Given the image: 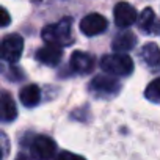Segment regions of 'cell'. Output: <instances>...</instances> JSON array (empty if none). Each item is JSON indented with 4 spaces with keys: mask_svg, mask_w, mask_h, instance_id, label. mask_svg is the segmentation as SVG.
Returning <instances> with one entry per match:
<instances>
[{
    "mask_svg": "<svg viewBox=\"0 0 160 160\" xmlns=\"http://www.w3.org/2000/svg\"><path fill=\"white\" fill-rule=\"evenodd\" d=\"M57 160H85V158L77 155V154H72V152H61L57 157Z\"/></svg>",
    "mask_w": 160,
    "mask_h": 160,
    "instance_id": "e0dca14e",
    "label": "cell"
},
{
    "mask_svg": "<svg viewBox=\"0 0 160 160\" xmlns=\"http://www.w3.org/2000/svg\"><path fill=\"white\" fill-rule=\"evenodd\" d=\"M140 58L152 69H160V49L157 44L149 42V44L143 46V49L140 52Z\"/></svg>",
    "mask_w": 160,
    "mask_h": 160,
    "instance_id": "8fae6325",
    "label": "cell"
},
{
    "mask_svg": "<svg viewBox=\"0 0 160 160\" xmlns=\"http://www.w3.org/2000/svg\"><path fill=\"white\" fill-rule=\"evenodd\" d=\"M135 44H137L135 35L130 33V32H126V33L118 35L113 39V50H116V53H122V52H127V50L133 49Z\"/></svg>",
    "mask_w": 160,
    "mask_h": 160,
    "instance_id": "7c38bea8",
    "label": "cell"
},
{
    "mask_svg": "<svg viewBox=\"0 0 160 160\" xmlns=\"http://www.w3.org/2000/svg\"><path fill=\"white\" fill-rule=\"evenodd\" d=\"M94 58L90 55V53H85V52H74L72 57H71V68L78 72V74H88L94 69Z\"/></svg>",
    "mask_w": 160,
    "mask_h": 160,
    "instance_id": "30bf717a",
    "label": "cell"
},
{
    "mask_svg": "<svg viewBox=\"0 0 160 160\" xmlns=\"http://www.w3.org/2000/svg\"><path fill=\"white\" fill-rule=\"evenodd\" d=\"M154 21H155L154 11H152L151 8L143 10V13H141L140 18H138V27H140V30H143V32H151V30H152V25H154Z\"/></svg>",
    "mask_w": 160,
    "mask_h": 160,
    "instance_id": "5bb4252c",
    "label": "cell"
},
{
    "mask_svg": "<svg viewBox=\"0 0 160 160\" xmlns=\"http://www.w3.org/2000/svg\"><path fill=\"white\" fill-rule=\"evenodd\" d=\"M24 50V39L19 35H8L0 41V58L10 61V63H16Z\"/></svg>",
    "mask_w": 160,
    "mask_h": 160,
    "instance_id": "3957f363",
    "label": "cell"
},
{
    "mask_svg": "<svg viewBox=\"0 0 160 160\" xmlns=\"http://www.w3.org/2000/svg\"><path fill=\"white\" fill-rule=\"evenodd\" d=\"M90 90L99 96H115L119 91V83L110 75H99L91 80Z\"/></svg>",
    "mask_w": 160,
    "mask_h": 160,
    "instance_id": "5b68a950",
    "label": "cell"
},
{
    "mask_svg": "<svg viewBox=\"0 0 160 160\" xmlns=\"http://www.w3.org/2000/svg\"><path fill=\"white\" fill-rule=\"evenodd\" d=\"M61 57H63V50L60 46H55V44H47L36 52V60L47 66H57Z\"/></svg>",
    "mask_w": 160,
    "mask_h": 160,
    "instance_id": "ba28073f",
    "label": "cell"
},
{
    "mask_svg": "<svg viewBox=\"0 0 160 160\" xmlns=\"http://www.w3.org/2000/svg\"><path fill=\"white\" fill-rule=\"evenodd\" d=\"M10 22H11V16H10V13H8L5 8L0 7V27H7Z\"/></svg>",
    "mask_w": 160,
    "mask_h": 160,
    "instance_id": "2e32d148",
    "label": "cell"
},
{
    "mask_svg": "<svg viewBox=\"0 0 160 160\" xmlns=\"http://www.w3.org/2000/svg\"><path fill=\"white\" fill-rule=\"evenodd\" d=\"M18 116L16 104L10 93L0 90V121L2 122H11Z\"/></svg>",
    "mask_w": 160,
    "mask_h": 160,
    "instance_id": "9c48e42d",
    "label": "cell"
},
{
    "mask_svg": "<svg viewBox=\"0 0 160 160\" xmlns=\"http://www.w3.org/2000/svg\"><path fill=\"white\" fill-rule=\"evenodd\" d=\"M144 96L151 101V102H160V77L152 80V82L146 87Z\"/></svg>",
    "mask_w": 160,
    "mask_h": 160,
    "instance_id": "9a60e30c",
    "label": "cell"
},
{
    "mask_svg": "<svg viewBox=\"0 0 160 160\" xmlns=\"http://www.w3.org/2000/svg\"><path fill=\"white\" fill-rule=\"evenodd\" d=\"M19 98L25 107H35V105H38V102L41 99V91L36 85H27L21 90Z\"/></svg>",
    "mask_w": 160,
    "mask_h": 160,
    "instance_id": "4fadbf2b",
    "label": "cell"
},
{
    "mask_svg": "<svg viewBox=\"0 0 160 160\" xmlns=\"http://www.w3.org/2000/svg\"><path fill=\"white\" fill-rule=\"evenodd\" d=\"M101 68L110 75H129L133 71V61L126 53H112L102 57Z\"/></svg>",
    "mask_w": 160,
    "mask_h": 160,
    "instance_id": "7a4b0ae2",
    "label": "cell"
},
{
    "mask_svg": "<svg viewBox=\"0 0 160 160\" xmlns=\"http://www.w3.org/2000/svg\"><path fill=\"white\" fill-rule=\"evenodd\" d=\"M71 27H72V19L71 18H63L60 22L57 24H50L46 25L42 28V39L47 44H55L60 47L64 46H71L72 44V33H71Z\"/></svg>",
    "mask_w": 160,
    "mask_h": 160,
    "instance_id": "6da1fadb",
    "label": "cell"
},
{
    "mask_svg": "<svg viewBox=\"0 0 160 160\" xmlns=\"http://www.w3.org/2000/svg\"><path fill=\"white\" fill-rule=\"evenodd\" d=\"M113 16H115V24H116L118 27H121V28L130 27V25L138 19L135 8H133L130 3H127V2H119V3H116L115 11H113Z\"/></svg>",
    "mask_w": 160,
    "mask_h": 160,
    "instance_id": "52a82bcc",
    "label": "cell"
},
{
    "mask_svg": "<svg viewBox=\"0 0 160 160\" xmlns=\"http://www.w3.org/2000/svg\"><path fill=\"white\" fill-rule=\"evenodd\" d=\"M30 151H32L33 158L36 160H50L57 152V144L52 138L46 135H39L32 141Z\"/></svg>",
    "mask_w": 160,
    "mask_h": 160,
    "instance_id": "277c9868",
    "label": "cell"
},
{
    "mask_svg": "<svg viewBox=\"0 0 160 160\" xmlns=\"http://www.w3.org/2000/svg\"><path fill=\"white\" fill-rule=\"evenodd\" d=\"M0 160H2V152H0Z\"/></svg>",
    "mask_w": 160,
    "mask_h": 160,
    "instance_id": "ac0fdd59",
    "label": "cell"
},
{
    "mask_svg": "<svg viewBox=\"0 0 160 160\" xmlns=\"http://www.w3.org/2000/svg\"><path fill=\"white\" fill-rule=\"evenodd\" d=\"M105 28H107V19L98 13H91L85 16L80 22V32L87 36H96L102 33Z\"/></svg>",
    "mask_w": 160,
    "mask_h": 160,
    "instance_id": "8992f818",
    "label": "cell"
}]
</instances>
